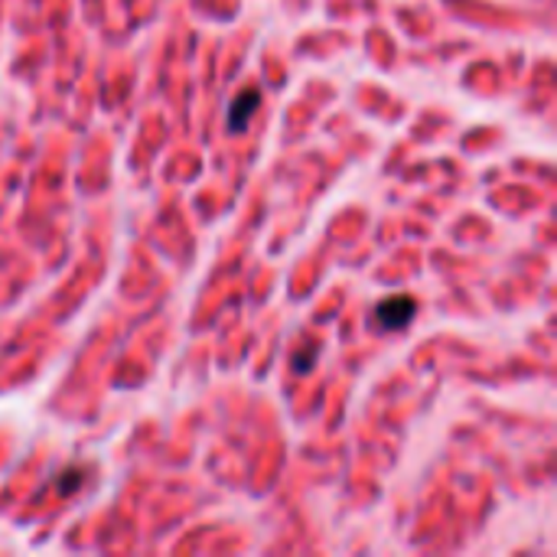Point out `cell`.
Instances as JSON below:
<instances>
[{
    "mask_svg": "<svg viewBox=\"0 0 557 557\" xmlns=\"http://www.w3.org/2000/svg\"><path fill=\"white\" fill-rule=\"evenodd\" d=\"M414 313H418V304L411 297H405V294H395V297H388V300H382L375 307V326L382 333H398L414 320Z\"/></svg>",
    "mask_w": 557,
    "mask_h": 557,
    "instance_id": "1",
    "label": "cell"
},
{
    "mask_svg": "<svg viewBox=\"0 0 557 557\" xmlns=\"http://www.w3.org/2000/svg\"><path fill=\"white\" fill-rule=\"evenodd\" d=\"M258 108H261V91H258V88L238 91L235 101H232V108H228V131H232V134L245 131V127L251 124V117H255Z\"/></svg>",
    "mask_w": 557,
    "mask_h": 557,
    "instance_id": "2",
    "label": "cell"
},
{
    "mask_svg": "<svg viewBox=\"0 0 557 557\" xmlns=\"http://www.w3.org/2000/svg\"><path fill=\"white\" fill-rule=\"evenodd\" d=\"M313 366H317V349H307L304 356H294V372L297 375H307Z\"/></svg>",
    "mask_w": 557,
    "mask_h": 557,
    "instance_id": "3",
    "label": "cell"
},
{
    "mask_svg": "<svg viewBox=\"0 0 557 557\" xmlns=\"http://www.w3.org/2000/svg\"><path fill=\"white\" fill-rule=\"evenodd\" d=\"M59 480H65V483H59V490H62V493H72V490H78V483H82V470H69V473L59 476Z\"/></svg>",
    "mask_w": 557,
    "mask_h": 557,
    "instance_id": "4",
    "label": "cell"
}]
</instances>
